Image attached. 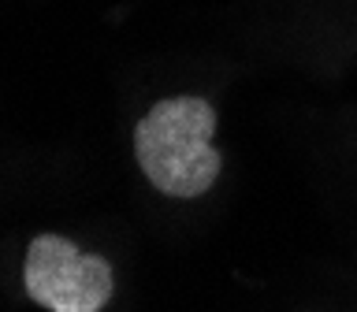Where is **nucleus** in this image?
Masks as SVG:
<instances>
[{
    "instance_id": "nucleus-1",
    "label": "nucleus",
    "mask_w": 357,
    "mask_h": 312,
    "mask_svg": "<svg viewBox=\"0 0 357 312\" xmlns=\"http://www.w3.org/2000/svg\"><path fill=\"white\" fill-rule=\"evenodd\" d=\"M216 108L201 97H167L142 116L134 156L145 178L167 197H201L220 178L223 156L212 145Z\"/></svg>"
},
{
    "instance_id": "nucleus-2",
    "label": "nucleus",
    "mask_w": 357,
    "mask_h": 312,
    "mask_svg": "<svg viewBox=\"0 0 357 312\" xmlns=\"http://www.w3.org/2000/svg\"><path fill=\"white\" fill-rule=\"evenodd\" d=\"M22 286L49 312H100L112 297V267L60 234H38L26 249Z\"/></svg>"
}]
</instances>
